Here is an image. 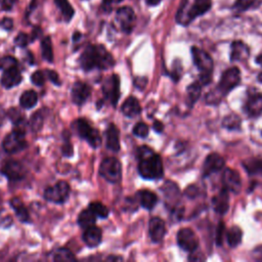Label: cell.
<instances>
[{"label":"cell","mask_w":262,"mask_h":262,"mask_svg":"<svg viewBox=\"0 0 262 262\" xmlns=\"http://www.w3.org/2000/svg\"><path fill=\"white\" fill-rule=\"evenodd\" d=\"M138 159V172L147 180H157L163 177L164 168L161 157L146 145L139 146L136 150Z\"/></svg>","instance_id":"cell-1"},{"label":"cell","mask_w":262,"mask_h":262,"mask_svg":"<svg viewBox=\"0 0 262 262\" xmlns=\"http://www.w3.org/2000/svg\"><path fill=\"white\" fill-rule=\"evenodd\" d=\"M79 63L85 71L106 70L115 64V59L103 45H88L80 55Z\"/></svg>","instance_id":"cell-2"},{"label":"cell","mask_w":262,"mask_h":262,"mask_svg":"<svg viewBox=\"0 0 262 262\" xmlns=\"http://www.w3.org/2000/svg\"><path fill=\"white\" fill-rule=\"evenodd\" d=\"M241 83V72L236 67L227 69L221 75L218 85L215 90L209 92L206 96L207 103L215 104L218 103L222 97L227 95L234 87Z\"/></svg>","instance_id":"cell-3"},{"label":"cell","mask_w":262,"mask_h":262,"mask_svg":"<svg viewBox=\"0 0 262 262\" xmlns=\"http://www.w3.org/2000/svg\"><path fill=\"white\" fill-rule=\"evenodd\" d=\"M212 6L211 0H184L176 13V21L182 26H187L195 17L206 13Z\"/></svg>","instance_id":"cell-4"},{"label":"cell","mask_w":262,"mask_h":262,"mask_svg":"<svg viewBox=\"0 0 262 262\" xmlns=\"http://www.w3.org/2000/svg\"><path fill=\"white\" fill-rule=\"evenodd\" d=\"M192 60L198 70L200 71V82L203 85L209 84L212 80V72L214 69V62L210 54L198 47L191 48Z\"/></svg>","instance_id":"cell-5"},{"label":"cell","mask_w":262,"mask_h":262,"mask_svg":"<svg viewBox=\"0 0 262 262\" xmlns=\"http://www.w3.org/2000/svg\"><path fill=\"white\" fill-rule=\"evenodd\" d=\"M74 128L77 134L87 140V142L94 148L101 144V137L98 131L90 126V124L85 119H78L74 122Z\"/></svg>","instance_id":"cell-6"},{"label":"cell","mask_w":262,"mask_h":262,"mask_svg":"<svg viewBox=\"0 0 262 262\" xmlns=\"http://www.w3.org/2000/svg\"><path fill=\"white\" fill-rule=\"evenodd\" d=\"M100 176L111 183H117L122 177V166L116 158L104 159L99 166Z\"/></svg>","instance_id":"cell-7"},{"label":"cell","mask_w":262,"mask_h":262,"mask_svg":"<svg viewBox=\"0 0 262 262\" xmlns=\"http://www.w3.org/2000/svg\"><path fill=\"white\" fill-rule=\"evenodd\" d=\"M26 132L13 129L12 132L7 134L2 142L3 149L8 154H15L27 146V141L25 139Z\"/></svg>","instance_id":"cell-8"},{"label":"cell","mask_w":262,"mask_h":262,"mask_svg":"<svg viewBox=\"0 0 262 262\" xmlns=\"http://www.w3.org/2000/svg\"><path fill=\"white\" fill-rule=\"evenodd\" d=\"M70 194V185L66 181H58L55 185L48 187L44 191V199L55 204L64 203Z\"/></svg>","instance_id":"cell-9"},{"label":"cell","mask_w":262,"mask_h":262,"mask_svg":"<svg viewBox=\"0 0 262 262\" xmlns=\"http://www.w3.org/2000/svg\"><path fill=\"white\" fill-rule=\"evenodd\" d=\"M102 93L104 97L114 105H117L118 99L120 97V80L117 75H112L107 77L101 86Z\"/></svg>","instance_id":"cell-10"},{"label":"cell","mask_w":262,"mask_h":262,"mask_svg":"<svg viewBox=\"0 0 262 262\" xmlns=\"http://www.w3.org/2000/svg\"><path fill=\"white\" fill-rule=\"evenodd\" d=\"M116 20L124 33L130 34L135 24L134 10L130 6L120 7L116 12Z\"/></svg>","instance_id":"cell-11"},{"label":"cell","mask_w":262,"mask_h":262,"mask_svg":"<svg viewBox=\"0 0 262 262\" xmlns=\"http://www.w3.org/2000/svg\"><path fill=\"white\" fill-rule=\"evenodd\" d=\"M177 244L182 250L186 252H193L199 246V239L192 229L181 228L177 232Z\"/></svg>","instance_id":"cell-12"},{"label":"cell","mask_w":262,"mask_h":262,"mask_svg":"<svg viewBox=\"0 0 262 262\" xmlns=\"http://www.w3.org/2000/svg\"><path fill=\"white\" fill-rule=\"evenodd\" d=\"M1 173L9 180H20L26 176L27 169L21 163L14 160H8L3 163Z\"/></svg>","instance_id":"cell-13"},{"label":"cell","mask_w":262,"mask_h":262,"mask_svg":"<svg viewBox=\"0 0 262 262\" xmlns=\"http://www.w3.org/2000/svg\"><path fill=\"white\" fill-rule=\"evenodd\" d=\"M161 190L165 196V203L167 207L175 210L176 205L180 200V190L178 188V185L175 182L168 180L162 185Z\"/></svg>","instance_id":"cell-14"},{"label":"cell","mask_w":262,"mask_h":262,"mask_svg":"<svg viewBox=\"0 0 262 262\" xmlns=\"http://www.w3.org/2000/svg\"><path fill=\"white\" fill-rule=\"evenodd\" d=\"M222 183L224 188L233 193H237L242 187V179L239 174L230 168H226L223 171Z\"/></svg>","instance_id":"cell-15"},{"label":"cell","mask_w":262,"mask_h":262,"mask_svg":"<svg viewBox=\"0 0 262 262\" xmlns=\"http://www.w3.org/2000/svg\"><path fill=\"white\" fill-rule=\"evenodd\" d=\"M224 165H225V161L222 156H220L217 152L210 154L204 162V167H203L204 177H207L212 173H216L220 171L221 169H223Z\"/></svg>","instance_id":"cell-16"},{"label":"cell","mask_w":262,"mask_h":262,"mask_svg":"<svg viewBox=\"0 0 262 262\" xmlns=\"http://www.w3.org/2000/svg\"><path fill=\"white\" fill-rule=\"evenodd\" d=\"M244 111L250 118L260 116L262 114V93L253 92L249 95L244 104Z\"/></svg>","instance_id":"cell-17"},{"label":"cell","mask_w":262,"mask_h":262,"mask_svg":"<svg viewBox=\"0 0 262 262\" xmlns=\"http://www.w3.org/2000/svg\"><path fill=\"white\" fill-rule=\"evenodd\" d=\"M90 93H91V88L88 84L80 81L75 82L72 87V93H71L72 100L77 105H81L88 99V97L90 96Z\"/></svg>","instance_id":"cell-18"},{"label":"cell","mask_w":262,"mask_h":262,"mask_svg":"<svg viewBox=\"0 0 262 262\" xmlns=\"http://www.w3.org/2000/svg\"><path fill=\"white\" fill-rule=\"evenodd\" d=\"M148 231L150 239L154 243H160L164 238L166 234V226L165 222L159 217H152L149 220Z\"/></svg>","instance_id":"cell-19"},{"label":"cell","mask_w":262,"mask_h":262,"mask_svg":"<svg viewBox=\"0 0 262 262\" xmlns=\"http://www.w3.org/2000/svg\"><path fill=\"white\" fill-rule=\"evenodd\" d=\"M20 81H21V74L18 70V67L5 70L1 77V84L6 89H9L18 85Z\"/></svg>","instance_id":"cell-20"},{"label":"cell","mask_w":262,"mask_h":262,"mask_svg":"<svg viewBox=\"0 0 262 262\" xmlns=\"http://www.w3.org/2000/svg\"><path fill=\"white\" fill-rule=\"evenodd\" d=\"M212 204L214 210L218 214L224 215L229 208V196H228V190L226 188H222L217 194H215L212 199Z\"/></svg>","instance_id":"cell-21"},{"label":"cell","mask_w":262,"mask_h":262,"mask_svg":"<svg viewBox=\"0 0 262 262\" xmlns=\"http://www.w3.org/2000/svg\"><path fill=\"white\" fill-rule=\"evenodd\" d=\"M250 56V49L243 41H233L231 43L230 59L231 61H244Z\"/></svg>","instance_id":"cell-22"},{"label":"cell","mask_w":262,"mask_h":262,"mask_svg":"<svg viewBox=\"0 0 262 262\" xmlns=\"http://www.w3.org/2000/svg\"><path fill=\"white\" fill-rule=\"evenodd\" d=\"M82 238L86 246L89 248H95L101 243V230L97 226L92 225L88 228H85Z\"/></svg>","instance_id":"cell-23"},{"label":"cell","mask_w":262,"mask_h":262,"mask_svg":"<svg viewBox=\"0 0 262 262\" xmlns=\"http://www.w3.org/2000/svg\"><path fill=\"white\" fill-rule=\"evenodd\" d=\"M106 146L108 149L117 152L120 150V132L115 124H110L106 132Z\"/></svg>","instance_id":"cell-24"},{"label":"cell","mask_w":262,"mask_h":262,"mask_svg":"<svg viewBox=\"0 0 262 262\" xmlns=\"http://www.w3.org/2000/svg\"><path fill=\"white\" fill-rule=\"evenodd\" d=\"M121 111L126 117L133 118V117L139 115V113L141 112V107H140L139 101L135 97L130 96L123 102V104L121 106Z\"/></svg>","instance_id":"cell-25"},{"label":"cell","mask_w":262,"mask_h":262,"mask_svg":"<svg viewBox=\"0 0 262 262\" xmlns=\"http://www.w3.org/2000/svg\"><path fill=\"white\" fill-rule=\"evenodd\" d=\"M138 194V199H139V202H140V205L144 208V209H147V210H151L157 202H158V196L155 192L148 190V189H142V190H139L137 192Z\"/></svg>","instance_id":"cell-26"},{"label":"cell","mask_w":262,"mask_h":262,"mask_svg":"<svg viewBox=\"0 0 262 262\" xmlns=\"http://www.w3.org/2000/svg\"><path fill=\"white\" fill-rule=\"evenodd\" d=\"M10 206L15 211L16 216L18 217V219L21 222H28L29 221V219H30L29 212L26 209V207L24 206L23 202L18 198H13L12 200H10Z\"/></svg>","instance_id":"cell-27"},{"label":"cell","mask_w":262,"mask_h":262,"mask_svg":"<svg viewBox=\"0 0 262 262\" xmlns=\"http://www.w3.org/2000/svg\"><path fill=\"white\" fill-rule=\"evenodd\" d=\"M54 3L57 6V8L60 10L63 20L69 23L75 14V10L71 5V3L68 0H54Z\"/></svg>","instance_id":"cell-28"},{"label":"cell","mask_w":262,"mask_h":262,"mask_svg":"<svg viewBox=\"0 0 262 262\" xmlns=\"http://www.w3.org/2000/svg\"><path fill=\"white\" fill-rule=\"evenodd\" d=\"M96 215L88 208L87 210H83L78 217V224L82 228H88L92 225H95Z\"/></svg>","instance_id":"cell-29"},{"label":"cell","mask_w":262,"mask_h":262,"mask_svg":"<svg viewBox=\"0 0 262 262\" xmlns=\"http://www.w3.org/2000/svg\"><path fill=\"white\" fill-rule=\"evenodd\" d=\"M37 102L38 95L34 90H27L19 97V104L24 108H32Z\"/></svg>","instance_id":"cell-30"},{"label":"cell","mask_w":262,"mask_h":262,"mask_svg":"<svg viewBox=\"0 0 262 262\" xmlns=\"http://www.w3.org/2000/svg\"><path fill=\"white\" fill-rule=\"evenodd\" d=\"M243 238V231L238 226H232L226 232V239L229 247L234 248L238 246Z\"/></svg>","instance_id":"cell-31"},{"label":"cell","mask_w":262,"mask_h":262,"mask_svg":"<svg viewBox=\"0 0 262 262\" xmlns=\"http://www.w3.org/2000/svg\"><path fill=\"white\" fill-rule=\"evenodd\" d=\"M244 168L248 171L250 175H260L262 176V160L252 158L244 162Z\"/></svg>","instance_id":"cell-32"},{"label":"cell","mask_w":262,"mask_h":262,"mask_svg":"<svg viewBox=\"0 0 262 262\" xmlns=\"http://www.w3.org/2000/svg\"><path fill=\"white\" fill-rule=\"evenodd\" d=\"M203 84L200 81H194L187 87V98L188 103L191 106L201 96Z\"/></svg>","instance_id":"cell-33"},{"label":"cell","mask_w":262,"mask_h":262,"mask_svg":"<svg viewBox=\"0 0 262 262\" xmlns=\"http://www.w3.org/2000/svg\"><path fill=\"white\" fill-rule=\"evenodd\" d=\"M41 52L42 57L48 62L53 61V51H52V43L50 37H44L41 41Z\"/></svg>","instance_id":"cell-34"},{"label":"cell","mask_w":262,"mask_h":262,"mask_svg":"<svg viewBox=\"0 0 262 262\" xmlns=\"http://www.w3.org/2000/svg\"><path fill=\"white\" fill-rule=\"evenodd\" d=\"M52 259L54 261H72L76 260V257L70 250L61 248L54 251V253L52 254Z\"/></svg>","instance_id":"cell-35"},{"label":"cell","mask_w":262,"mask_h":262,"mask_svg":"<svg viewBox=\"0 0 262 262\" xmlns=\"http://www.w3.org/2000/svg\"><path fill=\"white\" fill-rule=\"evenodd\" d=\"M43 122H44V115H43L42 111H38L32 115L29 124H30L31 129L34 132H38L42 128Z\"/></svg>","instance_id":"cell-36"},{"label":"cell","mask_w":262,"mask_h":262,"mask_svg":"<svg viewBox=\"0 0 262 262\" xmlns=\"http://www.w3.org/2000/svg\"><path fill=\"white\" fill-rule=\"evenodd\" d=\"M241 118L234 114L232 115H228L226 116L224 119H223V122H222V125L223 127H225L226 129H229V130H236V129H239L241 127Z\"/></svg>","instance_id":"cell-37"},{"label":"cell","mask_w":262,"mask_h":262,"mask_svg":"<svg viewBox=\"0 0 262 262\" xmlns=\"http://www.w3.org/2000/svg\"><path fill=\"white\" fill-rule=\"evenodd\" d=\"M89 209L100 218H106L108 216V209L100 202H92L89 205Z\"/></svg>","instance_id":"cell-38"},{"label":"cell","mask_w":262,"mask_h":262,"mask_svg":"<svg viewBox=\"0 0 262 262\" xmlns=\"http://www.w3.org/2000/svg\"><path fill=\"white\" fill-rule=\"evenodd\" d=\"M148 132H149V128L148 126L143 123V122H139L137 123L134 127H133V134L138 136V137H141V138H144L148 135Z\"/></svg>","instance_id":"cell-39"},{"label":"cell","mask_w":262,"mask_h":262,"mask_svg":"<svg viewBox=\"0 0 262 262\" xmlns=\"http://www.w3.org/2000/svg\"><path fill=\"white\" fill-rule=\"evenodd\" d=\"M17 67V60L12 56H4L0 58V70H8Z\"/></svg>","instance_id":"cell-40"},{"label":"cell","mask_w":262,"mask_h":262,"mask_svg":"<svg viewBox=\"0 0 262 262\" xmlns=\"http://www.w3.org/2000/svg\"><path fill=\"white\" fill-rule=\"evenodd\" d=\"M255 1L256 0H235V2L233 4V9L236 12L245 11L248 8H250L254 4Z\"/></svg>","instance_id":"cell-41"},{"label":"cell","mask_w":262,"mask_h":262,"mask_svg":"<svg viewBox=\"0 0 262 262\" xmlns=\"http://www.w3.org/2000/svg\"><path fill=\"white\" fill-rule=\"evenodd\" d=\"M31 80H32L33 84H35L37 86H42L45 83V76L42 71H36L32 74Z\"/></svg>","instance_id":"cell-42"},{"label":"cell","mask_w":262,"mask_h":262,"mask_svg":"<svg viewBox=\"0 0 262 262\" xmlns=\"http://www.w3.org/2000/svg\"><path fill=\"white\" fill-rule=\"evenodd\" d=\"M29 41H30V37L26 33H19L14 39L15 45L18 47H21V48L26 47L29 44Z\"/></svg>","instance_id":"cell-43"},{"label":"cell","mask_w":262,"mask_h":262,"mask_svg":"<svg viewBox=\"0 0 262 262\" xmlns=\"http://www.w3.org/2000/svg\"><path fill=\"white\" fill-rule=\"evenodd\" d=\"M224 231H225V225L224 223L221 221L218 224L217 230H216V243L218 246L222 245L223 242V237H224Z\"/></svg>","instance_id":"cell-44"},{"label":"cell","mask_w":262,"mask_h":262,"mask_svg":"<svg viewBox=\"0 0 262 262\" xmlns=\"http://www.w3.org/2000/svg\"><path fill=\"white\" fill-rule=\"evenodd\" d=\"M122 1H123V0H102L101 8H102V10H103L105 13H108V12L112 11L114 4L120 3V2H122Z\"/></svg>","instance_id":"cell-45"},{"label":"cell","mask_w":262,"mask_h":262,"mask_svg":"<svg viewBox=\"0 0 262 262\" xmlns=\"http://www.w3.org/2000/svg\"><path fill=\"white\" fill-rule=\"evenodd\" d=\"M61 152L64 157H71L73 156V146L70 141L66 140V142L61 146Z\"/></svg>","instance_id":"cell-46"},{"label":"cell","mask_w":262,"mask_h":262,"mask_svg":"<svg viewBox=\"0 0 262 262\" xmlns=\"http://www.w3.org/2000/svg\"><path fill=\"white\" fill-rule=\"evenodd\" d=\"M47 77L49 78V80L55 84V85H60V81H59V77L57 75V73L55 71H51V70H47Z\"/></svg>","instance_id":"cell-47"},{"label":"cell","mask_w":262,"mask_h":262,"mask_svg":"<svg viewBox=\"0 0 262 262\" xmlns=\"http://www.w3.org/2000/svg\"><path fill=\"white\" fill-rule=\"evenodd\" d=\"M17 0H0V4H1V8L3 10H11L14 6V4L16 3Z\"/></svg>","instance_id":"cell-48"},{"label":"cell","mask_w":262,"mask_h":262,"mask_svg":"<svg viewBox=\"0 0 262 262\" xmlns=\"http://www.w3.org/2000/svg\"><path fill=\"white\" fill-rule=\"evenodd\" d=\"M0 25H1V27H2L4 30L10 31V30L12 29V27H13V20H12L11 18H9V17H5V18L2 19V21H1Z\"/></svg>","instance_id":"cell-49"},{"label":"cell","mask_w":262,"mask_h":262,"mask_svg":"<svg viewBox=\"0 0 262 262\" xmlns=\"http://www.w3.org/2000/svg\"><path fill=\"white\" fill-rule=\"evenodd\" d=\"M185 194L187 195V196H189V198H194L195 195H196V193H198V187H195V186H193V185H190V186H188L186 189H185Z\"/></svg>","instance_id":"cell-50"},{"label":"cell","mask_w":262,"mask_h":262,"mask_svg":"<svg viewBox=\"0 0 262 262\" xmlns=\"http://www.w3.org/2000/svg\"><path fill=\"white\" fill-rule=\"evenodd\" d=\"M152 128H154V130H155L156 132L161 133V132L163 131L164 126H163V124H162L160 121H155V123H154V125H152Z\"/></svg>","instance_id":"cell-51"},{"label":"cell","mask_w":262,"mask_h":262,"mask_svg":"<svg viewBox=\"0 0 262 262\" xmlns=\"http://www.w3.org/2000/svg\"><path fill=\"white\" fill-rule=\"evenodd\" d=\"M41 34V30H40V28H35L34 30H33V33H32V41H34L36 38H38L39 37V35Z\"/></svg>","instance_id":"cell-52"},{"label":"cell","mask_w":262,"mask_h":262,"mask_svg":"<svg viewBox=\"0 0 262 262\" xmlns=\"http://www.w3.org/2000/svg\"><path fill=\"white\" fill-rule=\"evenodd\" d=\"M162 0H146V4L149 6H156L158 5Z\"/></svg>","instance_id":"cell-53"},{"label":"cell","mask_w":262,"mask_h":262,"mask_svg":"<svg viewBox=\"0 0 262 262\" xmlns=\"http://www.w3.org/2000/svg\"><path fill=\"white\" fill-rule=\"evenodd\" d=\"M81 36H82V35H81L80 32H75V34L73 35V40L76 42L77 40H79V39L81 38Z\"/></svg>","instance_id":"cell-54"},{"label":"cell","mask_w":262,"mask_h":262,"mask_svg":"<svg viewBox=\"0 0 262 262\" xmlns=\"http://www.w3.org/2000/svg\"><path fill=\"white\" fill-rule=\"evenodd\" d=\"M256 62L259 63V64L262 67V54H259V55L256 57Z\"/></svg>","instance_id":"cell-55"},{"label":"cell","mask_w":262,"mask_h":262,"mask_svg":"<svg viewBox=\"0 0 262 262\" xmlns=\"http://www.w3.org/2000/svg\"><path fill=\"white\" fill-rule=\"evenodd\" d=\"M258 81L262 83V72H261V73L258 75Z\"/></svg>","instance_id":"cell-56"},{"label":"cell","mask_w":262,"mask_h":262,"mask_svg":"<svg viewBox=\"0 0 262 262\" xmlns=\"http://www.w3.org/2000/svg\"><path fill=\"white\" fill-rule=\"evenodd\" d=\"M107 259H108V260H112V259H116V260H120V259H121V258H119V257H108V258H107Z\"/></svg>","instance_id":"cell-57"},{"label":"cell","mask_w":262,"mask_h":262,"mask_svg":"<svg viewBox=\"0 0 262 262\" xmlns=\"http://www.w3.org/2000/svg\"><path fill=\"white\" fill-rule=\"evenodd\" d=\"M261 250H262V248H261ZM261 254H262V252H261Z\"/></svg>","instance_id":"cell-58"}]
</instances>
